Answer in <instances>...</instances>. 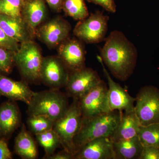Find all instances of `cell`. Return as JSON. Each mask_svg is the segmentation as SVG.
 <instances>
[{
  "mask_svg": "<svg viewBox=\"0 0 159 159\" xmlns=\"http://www.w3.org/2000/svg\"><path fill=\"white\" fill-rule=\"evenodd\" d=\"M100 56L111 74L122 81L134 73L138 60V50L123 32L114 31L106 38Z\"/></svg>",
  "mask_w": 159,
  "mask_h": 159,
  "instance_id": "cell-1",
  "label": "cell"
},
{
  "mask_svg": "<svg viewBox=\"0 0 159 159\" xmlns=\"http://www.w3.org/2000/svg\"><path fill=\"white\" fill-rule=\"evenodd\" d=\"M122 113L111 111L82 118L80 129L74 139V153L92 140L102 137H110L119 123Z\"/></svg>",
  "mask_w": 159,
  "mask_h": 159,
  "instance_id": "cell-2",
  "label": "cell"
},
{
  "mask_svg": "<svg viewBox=\"0 0 159 159\" xmlns=\"http://www.w3.org/2000/svg\"><path fill=\"white\" fill-rule=\"evenodd\" d=\"M67 95L60 89H51L35 93L28 105L29 116H44L55 122L62 116L69 107Z\"/></svg>",
  "mask_w": 159,
  "mask_h": 159,
  "instance_id": "cell-3",
  "label": "cell"
},
{
  "mask_svg": "<svg viewBox=\"0 0 159 159\" xmlns=\"http://www.w3.org/2000/svg\"><path fill=\"white\" fill-rule=\"evenodd\" d=\"M41 51L33 40L20 43L14 55L15 64L17 66L23 80L29 83L40 80V72L43 59Z\"/></svg>",
  "mask_w": 159,
  "mask_h": 159,
  "instance_id": "cell-4",
  "label": "cell"
},
{
  "mask_svg": "<svg viewBox=\"0 0 159 159\" xmlns=\"http://www.w3.org/2000/svg\"><path fill=\"white\" fill-rule=\"evenodd\" d=\"M82 120L78 99H73L64 115L54 122L53 129L59 136L62 148L73 155L74 139L80 129Z\"/></svg>",
  "mask_w": 159,
  "mask_h": 159,
  "instance_id": "cell-5",
  "label": "cell"
},
{
  "mask_svg": "<svg viewBox=\"0 0 159 159\" xmlns=\"http://www.w3.org/2000/svg\"><path fill=\"white\" fill-rule=\"evenodd\" d=\"M109 20L108 16L97 11L86 18L79 21L73 32L83 42L90 44L101 42L106 39Z\"/></svg>",
  "mask_w": 159,
  "mask_h": 159,
  "instance_id": "cell-6",
  "label": "cell"
},
{
  "mask_svg": "<svg viewBox=\"0 0 159 159\" xmlns=\"http://www.w3.org/2000/svg\"><path fill=\"white\" fill-rule=\"evenodd\" d=\"M135 98L134 110L141 125L159 123V89L143 87Z\"/></svg>",
  "mask_w": 159,
  "mask_h": 159,
  "instance_id": "cell-7",
  "label": "cell"
},
{
  "mask_svg": "<svg viewBox=\"0 0 159 159\" xmlns=\"http://www.w3.org/2000/svg\"><path fill=\"white\" fill-rule=\"evenodd\" d=\"M70 71L58 56L43 57L40 80L49 88L60 89L66 84Z\"/></svg>",
  "mask_w": 159,
  "mask_h": 159,
  "instance_id": "cell-8",
  "label": "cell"
},
{
  "mask_svg": "<svg viewBox=\"0 0 159 159\" xmlns=\"http://www.w3.org/2000/svg\"><path fill=\"white\" fill-rule=\"evenodd\" d=\"M101 80L97 71L86 66L70 72L65 87L67 95L73 99H79L98 85Z\"/></svg>",
  "mask_w": 159,
  "mask_h": 159,
  "instance_id": "cell-9",
  "label": "cell"
},
{
  "mask_svg": "<svg viewBox=\"0 0 159 159\" xmlns=\"http://www.w3.org/2000/svg\"><path fill=\"white\" fill-rule=\"evenodd\" d=\"M78 99L82 118L111 111L109 105L108 87L103 80Z\"/></svg>",
  "mask_w": 159,
  "mask_h": 159,
  "instance_id": "cell-10",
  "label": "cell"
},
{
  "mask_svg": "<svg viewBox=\"0 0 159 159\" xmlns=\"http://www.w3.org/2000/svg\"><path fill=\"white\" fill-rule=\"evenodd\" d=\"M71 29L67 21L56 17L38 28L35 36L48 48H53L68 38Z\"/></svg>",
  "mask_w": 159,
  "mask_h": 159,
  "instance_id": "cell-11",
  "label": "cell"
},
{
  "mask_svg": "<svg viewBox=\"0 0 159 159\" xmlns=\"http://www.w3.org/2000/svg\"><path fill=\"white\" fill-rule=\"evenodd\" d=\"M97 57L108 82V102L111 111L124 112L134 110L136 98L131 96L126 90L114 81L106 69L100 56L98 55Z\"/></svg>",
  "mask_w": 159,
  "mask_h": 159,
  "instance_id": "cell-12",
  "label": "cell"
},
{
  "mask_svg": "<svg viewBox=\"0 0 159 159\" xmlns=\"http://www.w3.org/2000/svg\"><path fill=\"white\" fill-rule=\"evenodd\" d=\"M84 42L78 39H67L58 48V56L69 71L85 67L86 52Z\"/></svg>",
  "mask_w": 159,
  "mask_h": 159,
  "instance_id": "cell-13",
  "label": "cell"
},
{
  "mask_svg": "<svg viewBox=\"0 0 159 159\" xmlns=\"http://www.w3.org/2000/svg\"><path fill=\"white\" fill-rule=\"evenodd\" d=\"M73 159H116L113 142L110 137L94 139L76 152Z\"/></svg>",
  "mask_w": 159,
  "mask_h": 159,
  "instance_id": "cell-14",
  "label": "cell"
},
{
  "mask_svg": "<svg viewBox=\"0 0 159 159\" xmlns=\"http://www.w3.org/2000/svg\"><path fill=\"white\" fill-rule=\"evenodd\" d=\"M35 92L25 80L16 81L0 73V96L12 101H20L29 105Z\"/></svg>",
  "mask_w": 159,
  "mask_h": 159,
  "instance_id": "cell-15",
  "label": "cell"
},
{
  "mask_svg": "<svg viewBox=\"0 0 159 159\" xmlns=\"http://www.w3.org/2000/svg\"><path fill=\"white\" fill-rule=\"evenodd\" d=\"M0 27L9 37L19 43L33 40L34 37L22 17L0 14Z\"/></svg>",
  "mask_w": 159,
  "mask_h": 159,
  "instance_id": "cell-16",
  "label": "cell"
},
{
  "mask_svg": "<svg viewBox=\"0 0 159 159\" xmlns=\"http://www.w3.org/2000/svg\"><path fill=\"white\" fill-rule=\"evenodd\" d=\"M21 116L15 101L9 100L0 106V136L11 134L19 126Z\"/></svg>",
  "mask_w": 159,
  "mask_h": 159,
  "instance_id": "cell-17",
  "label": "cell"
},
{
  "mask_svg": "<svg viewBox=\"0 0 159 159\" xmlns=\"http://www.w3.org/2000/svg\"><path fill=\"white\" fill-rule=\"evenodd\" d=\"M44 0H26L22 11V17L34 36L40 25L47 16Z\"/></svg>",
  "mask_w": 159,
  "mask_h": 159,
  "instance_id": "cell-18",
  "label": "cell"
},
{
  "mask_svg": "<svg viewBox=\"0 0 159 159\" xmlns=\"http://www.w3.org/2000/svg\"><path fill=\"white\" fill-rule=\"evenodd\" d=\"M140 125L135 110L122 112L118 125L110 138L112 142L131 139L138 135Z\"/></svg>",
  "mask_w": 159,
  "mask_h": 159,
  "instance_id": "cell-19",
  "label": "cell"
},
{
  "mask_svg": "<svg viewBox=\"0 0 159 159\" xmlns=\"http://www.w3.org/2000/svg\"><path fill=\"white\" fill-rule=\"evenodd\" d=\"M14 150L16 153L24 159H35L38 155L36 143L23 124L19 133L15 140Z\"/></svg>",
  "mask_w": 159,
  "mask_h": 159,
  "instance_id": "cell-20",
  "label": "cell"
},
{
  "mask_svg": "<svg viewBox=\"0 0 159 159\" xmlns=\"http://www.w3.org/2000/svg\"><path fill=\"white\" fill-rule=\"evenodd\" d=\"M112 142L116 159H139L144 148L138 135Z\"/></svg>",
  "mask_w": 159,
  "mask_h": 159,
  "instance_id": "cell-21",
  "label": "cell"
},
{
  "mask_svg": "<svg viewBox=\"0 0 159 159\" xmlns=\"http://www.w3.org/2000/svg\"><path fill=\"white\" fill-rule=\"evenodd\" d=\"M38 142L45 152L43 159H47L55 153V150L61 146V141L57 134L53 129L35 135Z\"/></svg>",
  "mask_w": 159,
  "mask_h": 159,
  "instance_id": "cell-22",
  "label": "cell"
},
{
  "mask_svg": "<svg viewBox=\"0 0 159 159\" xmlns=\"http://www.w3.org/2000/svg\"><path fill=\"white\" fill-rule=\"evenodd\" d=\"M62 10L67 16L76 20H81L89 15L84 0H65Z\"/></svg>",
  "mask_w": 159,
  "mask_h": 159,
  "instance_id": "cell-23",
  "label": "cell"
},
{
  "mask_svg": "<svg viewBox=\"0 0 159 159\" xmlns=\"http://www.w3.org/2000/svg\"><path fill=\"white\" fill-rule=\"evenodd\" d=\"M138 136L143 146L159 148V123L140 125Z\"/></svg>",
  "mask_w": 159,
  "mask_h": 159,
  "instance_id": "cell-24",
  "label": "cell"
},
{
  "mask_svg": "<svg viewBox=\"0 0 159 159\" xmlns=\"http://www.w3.org/2000/svg\"><path fill=\"white\" fill-rule=\"evenodd\" d=\"M54 121L44 116H29L27 124L31 133L34 135L53 129Z\"/></svg>",
  "mask_w": 159,
  "mask_h": 159,
  "instance_id": "cell-25",
  "label": "cell"
},
{
  "mask_svg": "<svg viewBox=\"0 0 159 159\" xmlns=\"http://www.w3.org/2000/svg\"><path fill=\"white\" fill-rule=\"evenodd\" d=\"M24 0H0V14L13 17H22Z\"/></svg>",
  "mask_w": 159,
  "mask_h": 159,
  "instance_id": "cell-26",
  "label": "cell"
},
{
  "mask_svg": "<svg viewBox=\"0 0 159 159\" xmlns=\"http://www.w3.org/2000/svg\"><path fill=\"white\" fill-rule=\"evenodd\" d=\"M15 52L0 47V73L9 74L15 64Z\"/></svg>",
  "mask_w": 159,
  "mask_h": 159,
  "instance_id": "cell-27",
  "label": "cell"
},
{
  "mask_svg": "<svg viewBox=\"0 0 159 159\" xmlns=\"http://www.w3.org/2000/svg\"><path fill=\"white\" fill-rule=\"evenodd\" d=\"M20 43L9 37L0 27V47L16 52L18 50Z\"/></svg>",
  "mask_w": 159,
  "mask_h": 159,
  "instance_id": "cell-28",
  "label": "cell"
},
{
  "mask_svg": "<svg viewBox=\"0 0 159 159\" xmlns=\"http://www.w3.org/2000/svg\"><path fill=\"white\" fill-rule=\"evenodd\" d=\"M139 159H159V148L152 146H144Z\"/></svg>",
  "mask_w": 159,
  "mask_h": 159,
  "instance_id": "cell-29",
  "label": "cell"
},
{
  "mask_svg": "<svg viewBox=\"0 0 159 159\" xmlns=\"http://www.w3.org/2000/svg\"><path fill=\"white\" fill-rule=\"evenodd\" d=\"M89 2L101 6L107 11L111 13L116 11V5L115 0H87Z\"/></svg>",
  "mask_w": 159,
  "mask_h": 159,
  "instance_id": "cell-30",
  "label": "cell"
},
{
  "mask_svg": "<svg viewBox=\"0 0 159 159\" xmlns=\"http://www.w3.org/2000/svg\"><path fill=\"white\" fill-rule=\"evenodd\" d=\"M12 159V155L7 143L4 139H0V159Z\"/></svg>",
  "mask_w": 159,
  "mask_h": 159,
  "instance_id": "cell-31",
  "label": "cell"
},
{
  "mask_svg": "<svg viewBox=\"0 0 159 159\" xmlns=\"http://www.w3.org/2000/svg\"><path fill=\"white\" fill-rule=\"evenodd\" d=\"M50 8L56 12H60L65 0H45Z\"/></svg>",
  "mask_w": 159,
  "mask_h": 159,
  "instance_id": "cell-32",
  "label": "cell"
},
{
  "mask_svg": "<svg viewBox=\"0 0 159 159\" xmlns=\"http://www.w3.org/2000/svg\"><path fill=\"white\" fill-rule=\"evenodd\" d=\"M47 159H73V154L63 149L50 156Z\"/></svg>",
  "mask_w": 159,
  "mask_h": 159,
  "instance_id": "cell-33",
  "label": "cell"
},
{
  "mask_svg": "<svg viewBox=\"0 0 159 159\" xmlns=\"http://www.w3.org/2000/svg\"><path fill=\"white\" fill-rule=\"evenodd\" d=\"M24 1H26V0H24Z\"/></svg>",
  "mask_w": 159,
  "mask_h": 159,
  "instance_id": "cell-34",
  "label": "cell"
},
{
  "mask_svg": "<svg viewBox=\"0 0 159 159\" xmlns=\"http://www.w3.org/2000/svg\"><path fill=\"white\" fill-rule=\"evenodd\" d=\"M0 97H1V96H0Z\"/></svg>",
  "mask_w": 159,
  "mask_h": 159,
  "instance_id": "cell-35",
  "label": "cell"
}]
</instances>
